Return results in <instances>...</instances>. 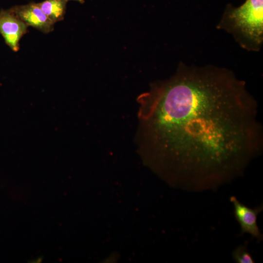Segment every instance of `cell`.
Masks as SVG:
<instances>
[{
    "instance_id": "1",
    "label": "cell",
    "mask_w": 263,
    "mask_h": 263,
    "mask_svg": "<svg viewBox=\"0 0 263 263\" xmlns=\"http://www.w3.org/2000/svg\"><path fill=\"white\" fill-rule=\"evenodd\" d=\"M139 100L145 144L186 189L229 182L261 152L256 102L228 69L180 64Z\"/></svg>"
},
{
    "instance_id": "2",
    "label": "cell",
    "mask_w": 263,
    "mask_h": 263,
    "mask_svg": "<svg viewBox=\"0 0 263 263\" xmlns=\"http://www.w3.org/2000/svg\"><path fill=\"white\" fill-rule=\"evenodd\" d=\"M244 49L257 52L263 42V0H246L239 7L226 5L217 25Z\"/></svg>"
},
{
    "instance_id": "3",
    "label": "cell",
    "mask_w": 263,
    "mask_h": 263,
    "mask_svg": "<svg viewBox=\"0 0 263 263\" xmlns=\"http://www.w3.org/2000/svg\"><path fill=\"white\" fill-rule=\"evenodd\" d=\"M27 32V25L10 9L0 10V34L14 52L19 48V41Z\"/></svg>"
},
{
    "instance_id": "4",
    "label": "cell",
    "mask_w": 263,
    "mask_h": 263,
    "mask_svg": "<svg viewBox=\"0 0 263 263\" xmlns=\"http://www.w3.org/2000/svg\"><path fill=\"white\" fill-rule=\"evenodd\" d=\"M233 204L236 219L241 228V234L247 233L259 240H263V235L257 225V216L263 209V206L251 208L239 201L235 196L230 198Z\"/></svg>"
},
{
    "instance_id": "5",
    "label": "cell",
    "mask_w": 263,
    "mask_h": 263,
    "mask_svg": "<svg viewBox=\"0 0 263 263\" xmlns=\"http://www.w3.org/2000/svg\"><path fill=\"white\" fill-rule=\"evenodd\" d=\"M10 10L27 26H32L44 33L54 30V24L43 12L38 3L17 5Z\"/></svg>"
},
{
    "instance_id": "6",
    "label": "cell",
    "mask_w": 263,
    "mask_h": 263,
    "mask_svg": "<svg viewBox=\"0 0 263 263\" xmlns=\"http://www.w3.org/2000/svg\"><path fill=\"white\" fill-rule=\"evenodd\" d=\"M67 2L66 0H45L38 4L47 18L55 23L63 19Z\"/></svg>"
},
{
    "instance_id": "7",
    "label": "cell",
    "mask_w": 263,
    "mask_h": 263,
    "mask_svg": "<svg viewBox=\"0 0 263 263\" xmlns=\"http://www.w3.org/2000/svg\"><path fill=\"white\" fill-rule=\"evenodd\" d=\"M232 257L238 263H254V260L245 245H240L232 252Z\"/></svg>"
},
{
    "instance_id": "8",
    "label": "cell",
    "mask_w": 263,
    "mask_h": 263,
    "mask_svg": "<svg viewBox=\"0 0 263 263\" xmlns=\"http://www.w3.org/2000/svg\"><path fill=\"white\" fill-rule=\"evenodd\" d=\"M66 0L68 1V0ZM73 0L77 1L81 3H83L84 2V0Z\"/></svg>"
}]
</instances>
